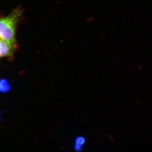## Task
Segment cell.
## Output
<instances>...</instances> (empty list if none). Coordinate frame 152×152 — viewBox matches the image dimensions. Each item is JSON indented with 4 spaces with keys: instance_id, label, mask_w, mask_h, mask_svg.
<instances>
[{
    "instance_id": "6da1fadb",
    "label": "cell",
    "mask_w": 152,
    "mask_h": 152,
    "mask_svg": "<svg viewBox=\"0 0 152 152\" xmlns=\"http://www.w3.org/2000/svg\"><path fill=\"white\" fill-rule=\"evenodd\" d=\"M23 11L20 8L15 9L7 16L0 20V36L11 47L17 49L16 39L17 26L22 16Z\"/></svg>"
},
{
    "instance_id": "7a4b0ae2",
    "label": "cell",
    "mask_w": 152,
    "mask_h": 152,
    "mask_svg": "<svg viewBox=\"0 0 152 152\" xmlns=\"http://www.w3.org/2000/svg\"><path fill=\"white\" fill-rule=\"evenodd\" d=\"M16 49L10 46L6 41L3 39L0 41V57L7 58L12 61L14 58V54Z\"/></svg>"
},
{
    "instance_id": "3957f363",
    "label": "cell",
    "mask_w": 152,
    "mask_h": 152,
    "mask_svg": "<svg viewBox=\"0 0 152 152\" xmlns=\"http://www.w3.org/2000/svg\"><path fill=\"white\" fill-rule=\"evenodd\" d=\"M11 87L7 79H2L0 81V91L3 93H6L10 90Z\"/></svg>"
},
{
    "instance_id": "277c9868",
    "label": "cell",
    "mask_w": 152,
    "mask_h": 152,
    "mask_svg": "<svg viewBox=\"0 0 152 152\" xmlns=\"http://www.w3.org/2000/svg\"><path fill=\"white\" fill-rule=\"evenodd\" d=\"M85 140L82 137H77L76 138L75 148L77 151H80L81 149V145L84 143Z\"/></svg>"
}]
</instances>
